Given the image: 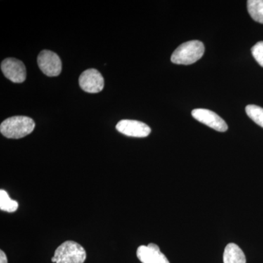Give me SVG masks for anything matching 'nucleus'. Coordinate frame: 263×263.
I'll list each match as a JSON object with an SVG mask.
<instances>
[{"label": "nucleus", "instance_id": "10", "mask_svg": "<svg viewBox=\"0 0 263 263\" xmlns=\"http://www.w3.org/2000/svg\"><path fill=\"white\" fill-rule=\"evenodd\" d=\"M224 263H246L245 254L242 249L234 243L226 246L223 254Z\"/></svg>", "mask_w": 263, "mask_h": 263}, {"label": "nucleus", "instance_id": "7", "mask_svg": "<svg viewBox=\"0 0 263 263\" xmlns=\"http://www.w3.org/2000/svg\"><path fill=\"white\" fill-rule=\"evenodd\" d=\"M79 82L81 89L88 93H98L104 88L103 76L96 69H88L83 72Z\"/></svg>", "mask_w": 263, "mask_h": 263}, {"label": "nucleus", "instance_id": "15", "mask_svg": "<svg viewBox=\"0 0 263 263\" xmlns=\"http://www.w3.org/2000/svg\"><path fill=\"white\" fill-rule=\"evenodd\" d=\"M0 263H8L6 254L3 250L0 251Z\"/></svg>", "mask_w": 263, "mask_h": 263}, {"label": "nucleus", "instance_id": "6", "mask_svg": "<svg viewBox=\"0 0 263 263\" xmlns=\"http://www.w3.org/2000/svg\"><path fill=\"white\" fill-rule=\"evenodd\" d=\"M192 116L198 122L216 131L224 133L228 129V124L224 119L212 110L203 108L195 109L192 112Z\"/></svg>", "mask_w": 263, "mask_h": 263}, {"label": "nucleus", "instance_id": "4", "mask_svg": "<svg viewBox=\"0 0 263 263\" xmlns=\"http://www.w3.org/2000/svg\"><path fill=\"white\" fill-rule=\"evenodd\" d=\"M37 65L41 71L49 77H55L62 72V61L54 52L43 50L37 57Z\"/></svg>", "mask_w": 263, "mask_h": 263}, {"label": "nucleus", "instance_id": "3", "mask_svg": "<svg viewBox=\"0 0 263 263\" xmlns=\"http://www.w3.org/2000/svg\"><path fill=\"white\" fill-rule=\"evenodd\" d=\"M86 259L84 247L75 241L67 240L56 249L51 261L56 263H84Z\"/></svg>", "mask_w": 263, "mask_h": 263}, {"label": "nucleus", "instance_id": "2", "mask_svg": "<svg viewBox=\"0 0 263 263\" xmlns=\"http://www.w3.org/2000/svg\"><path fill=\"white\" fill-rule=\"evenodd\" d=\"M204 51L203 43L199 41H189L175 50L171 56V62L176 65H192L202 58Z\"/></svg>", "mask_w": 263, "mask_h": 263}, {"label": "nucleus", "instance_id": "9", "mask_svg": "<svg viewBox=\"0 0 263 263\" xmlns=\"http://www.w3.org/2000/svg\"><path fill=\"white\" fill-rule=\"evenodd\" d=\"M137 257L142 263H170L160 247L153 243L140 246L137 249Z\"/></svg>", "mask_w": 263, "mask_h": 263}, {"label": "nucleus", "instance_id": "8", "mask_svg": "<svg viewBox=\"0 0 263 263\" xmlns=\"http://www.w3.org/2000/svg\"><path fill=\"white\" fill-rule=\"evenodd\" d=\"M116 129L125 136L134 138H146L152 131L149 126L145 123L129 119L121 120L116 126Z\"/></svg>", "mask_w": 263, "mask_h": 263}, {"label": "nucleus", "instance_id": "1", "mask_svg": "<svg viewBox=\"0 0 263 263\" xmlns=\"http://www.w3.org/2000/svg\"><path fill=\"white\" fill-rule=\"evenodd\" d=\"M34 127L35 123L31 118L16 116L3 121L0 125V132L6 138L19 139L32 133Z\"/></svg>", "mask_w": 263, "mask_h": 263}, {"label": "nucleus", "instance_id": "14", "mask_svg": "<svg viewBox=\"0 0 263 263\" xmlns=\"http://www.w3.org/2000/svg\"><path fill=\"white\" fill-rule=\"evenodd\" d=\"M251 51L256 61L263 67V41L256 43Z\"/></svg>", "mask_w": 263, "mask_h": 263}, {"label": "nucleus", "instance_id": "11", "mask_svg": "<svg viewBox=\"0 0 263 263\" xmlns=\"http://www.w3.org/2000/svg\"><path fill=\"white\" fill-rule=\"evenodd\" d=\"M247 9L253 20L263 24V0H249Z\"/></svg>", "mask_w": 263, "mask_h": 263}, {"label": "nucleus", "instance_id": "12", "mask_svg": "<svg viewBox=\"0 0 263 263\" xmlns=\"http://www.w3.org/2000/svg\"><path fill=\"white\" fill-rule=\"evenodd\" d=\"M18 208V202L10 198L5 190H0V209L3 212L13 213Z\"/></svg>", "mask_w": 263, "mask_h": 263}, {"label": "nucleus", "instance_id": "13", "mask_svg": "<svg viewBox=\"0 0 263 263\" xmlns=\"http://www.w3.org/2000/svg\"><path fill=\"white\" fill-rule=\"evenodd\" d=\"M246 113L248 117L263 128V108L256 105H249L246 107Z\"/></svg>", "mask_w": 263, "mask_h": 263}, {"label": "nucleus", "instance_id": "5", "mask_svg": "<svg viewBox=\"0 0 263 263\" xmlns=\"http://www.w3.org/2000/svg\"><path fill=\"white\" fill-rule=\"evenodd\" d=\"M1 70L7 79L16 84L23 83L27 78L25 65L17 59L8 58L3 60Z\"/></svg>", "mask_w": 263, "mask_h": 263}]
</instances>
